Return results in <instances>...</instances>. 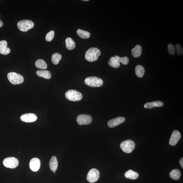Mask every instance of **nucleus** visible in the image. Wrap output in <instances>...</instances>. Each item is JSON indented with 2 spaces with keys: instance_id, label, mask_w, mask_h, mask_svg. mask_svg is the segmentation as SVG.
<instances>
[{
  "instance_id": "473e14b6",
  "label": "nucleus",
  "mask_w": 183,
  "mask_h": 183,
  "mask_svg": "<svg viewBox=\"0 0 183 183\" xmlns=\"http://www.w3.org/2000/svg\"><path fill=\"white\" fill-rule=\"evenodd\" d=\"M83 1H88L89 0H84Z\"/></svg>"
},
{
  "instance_id": "6e6552de",
  "label": "nucleus",
  "mask_w": 183,
  "mask_h": 183,
  "mask_svg": "<svg viewBox=\"0 0 183 183\" xmlns=\"http://www.w3.org/2000/svg\"><path fill=\"white\" fill-rule=\"evenodd\" d=\"M3 165L7 168H14L17 167L19 165L18 159L14 157H9L4 159Z\"/></svg>"
},
{
  "instance_id": "ddd939ff",
  "label": "nucleus",
  "mask_w": 183,
  "mask_h": 183,
  "mask_svg": "<svg viewBox=\"0 0 183 183\" xmlns=\"http://www.w3.org/2000/svg\"><path fill=\"white\" fill-rule=\"evenodd\" d=\"M29 166L30 169L33 172L38 171L41 166V161L37 158H34L30 160Z\"/></svg>"
},
{
  "instance_id": "c85d7f7f",
  "label": "nucleus",
  "mask_w": 183,
  "mask_h": 183,
  "mask_svg": "<svg viewBox=\"0 0 183 183\" xmlns=\"http://www.w3.org/2000/svg\"><path fill=\"white\" fill-rule=\"evenodd\" d=\"M168 53L171 55H174L175 53V48L172 44H169L168 46Z\"/></svg>"
},
{
  "instance_id": "dca6fc26",
  "label": "nucleus",
  "mask_w": 183,
  "mask_h": 183,
  "mask_svg": "<svg viewBox=\"0 0 183 183\" xmlns=\"http://www.w3.org/2000/svg\"><path fill=\"white\" fill-rule=\"evenodd\" d=\"M58 165V161L57 158L55 156L52 157L50 161H49V166L51 171H56L57 170Z\"/></svg>"
},
{
  "instance_id": "7ed1b4c3",
  "label": "nucleus",
  "mask_w": 183,
  "mask_h": 183,
  "mask_svg": "<svg viewBox=\"0 0 183 183\" xmlns=\"http://www.w3.org/2000/svg\"><path fill=\"white\" fill-rule=\"evenodd\" d=\"M65 97L67 99L71 101L78 102L82 99L83 95L78 91L70 90L67 91L65 93Z\"/></svg>"
},
{
  "instance_id": "cd10ccee",
  "label": "nucleus",
  "mask_w": 183,
  "mask_h": 183,
  "mask_svg": "<svg viewBox=\"0 0 183 183\" xmlns=\"http://www.w3.org/2000/svg\"><path fill=\"white\" fill-rule=\"evenodd\" d=\"M54 36V32L53 30H51L46 35V39L47 41L50 42L53 39Z\"/></svg>"
},
{
  "instance_id": "4be33fe9",
  "label": "nucleus",
  "mask_w": 183,
  "mask_h": 183,
  "mask_svg": "<svg viewBox=\"0 0 183 183\" xmlns=\"http://www.w3.org/2000/svg\"><path fill=\"white\" fill-rule=\"evenodd\" d=\"M181 175V174L180 171L177 169H175L171 171L169 174L170 177L172 179L175 180H177L179 179Z\"/></svg>"
},
{
  "instance_id": "423d86ee",
  "label": "nucleus",
  "mask_w": 183,
  "mask_h": 183,
  "mask_svg": "<svg viewBox=\"0 0 183 183\" xmlns=\"http://www.w3.org/2000/svg\"><path fill=\"white\" fill-rule=\"evenodd\" d=\"M135 142L131 140L124 141L121 143L120 145L121 150L127 153L132 152L135 149Z\"/></svg>"
},
{
  "instance_id": "a211bd4d",
  "label": "nucleus",
  "mask_w": 183,
  "mask_h": 183,
  "mask_svg": "<svg viewBox=\"0 0 183 183\" xmlns=\"http://www.w3.org/2000/svg\"><path fill=\"white\" fill-rule=\"evenodd\" d=\"M36 73L37 76L46 79H50L51 77L50 72L48 70H38Z\"/></svg>"
},
{
  "instance_id": "f257e3e1",
  "label": "nucleus",
  "mask_w": 183,
  "mask_h": 183,
  "mask_svg": "<svg viewBox=\"0 0 183 183\" xmlns=\"http://www.w3.org/2000/svg\"><path fill=\"white\" fill-rule=\"evenodd\" d=\"M101 52L97 48H91L86 52L85 57L89 62H93L97 61L100 55Z\"/></svg>"
},
{
  "instance_id": "2eb2a0df",
  "label": "nucleus",
  "mask_w": 183,
  "mask_h": 183,
  "mask_svg": "<svg viewBox=\"0 0 183 183\" xmlns=\"http://www.w3.org/2000/svg\"><path fill=\"white\" fill-rule=\"evenodd\" d=\"M163 103L160 101H156L152 102L147 103L144 105L145 108L151 109L154 107H160L163 106Z\"/></svg>"
},
{
  "instance_id": "aec40b11",
  "label": "nucleus",
  "mask_w": 183,
  "mask_h": 183,
  "mask_svg": "<svg viewBox=\"0 0 183 183\" xmlns=\"http://www.w3.org/2000/svg\"><path fill=\"white\" fill-rule=\"evenodd\" d=\"M66 47L68 50H73L76 47V44L75 41L71 38L68 37L65 41Z\"/></svg>"
},
{
  "instance_id": "c756f323",
  "label": "nucleus",
  "mask_w": 183,
  "mask_h": 183,
  "mask_svg": "<svg viewBox=\"0 0 183 183\" xmlns=\"http://www.w3.org/2000/svg\"><path fill=\"white\" fill-rule=\"evenodd\" d=\"M175 48L177 50V53L178 55L181 56L183 54V48L180 44H177L175 45Z\"/></svg>"
},
{
  "instance_id": "f03ea898",
  "label": "nucleus",
  "mask_w": 183,
  "mask_h": 183,
  "mask_svg": "<svg viewBox=\"0 0 183 183\" xmlns=\"http://www.w3.org/2000/svg\"><path fill=\"white\" fill-rule=\"evenodd\" d=\"M84 83L88 86L92 87H99L103 84L102 79L94 76L87 77L84 80Z\"/></svg>"
},
{
  "instance_id": "393cba45",
  "label": "nucleus",
  "mask_w": 183,
  "mask_h": 183,
  "mask_svg": "<svg viewBox=\"0 0 183 183\" xmlns=\"http://www.w3.org/2000/svg\"><path fill=\"white\" fill-rule=\"evenodd\" d=\"M62 58V56L60 54L56 53H54L52 56L51 60L54 64L57 65Z\"/></svg>"
},
{
  "instance_id": "9b49d317",
  "label": "nucleus",
  "mask_w": 183,
  "mask_h": 183,
  "mask_svg": "<svg viewBox=\"0 0 183 183\" xmlns=\"http://www.w3.org/2000/svg\"><path fill=\"white\" fill-rule=\"evenodd\" d=\"M21 121L25 123H32L36 121L37 116L33 113H27L22 115L20 117Z\"/></svg>"
},
{
  "instance_id": "6ab92c4d",
  "label": "nucleus",
  "mask_w": 183,
  "mask_h": 183,
  "mask_svg": "<svg viewBox=\"0 0 183 183\" xmlns=\"http://www.w3.org/2000/svg\"><path fill=\"white\" fill-rule=\"evenodd\" d=\"M125 177L128 179L132 180L137 179L139 177V174L132 170H129L125 174Z\"/></svg>"
},
{
  "instance_id": "2f4dec72",
  "label": "nucleus",
  "mask_w": 183,
  "mask_h": 183,
  "mask_svg": "<svg viewBox=\"0 0 183 183\" xmlns=\"http://www.w3.org/2000/svg\"><path fill=\"white\" fill-rule=\"evenodd\" d=\"M3 22H2L1 20H0V28H1L3 26Z\"/></svg>"
},
{
  "instance_id": "1a4fd4ad",
  "label": "nucleus",
  "mask_w": 183,
  "mask_h": 183,
  "mask_svg": "<svg viewBox=\"0 0 183 183\" xmlns=\"http://www.w3.org/2000/svg\"><path fill=\"white\" fill-rule=\"evenodd\" d=\"M76 121L80 125H87L92 123V119L90 115L81 114L77 116Z\"/></svg>"
},
{
  "instance_id": "9d476101",
  "label": "nucleus",
  "mask_w": 183,
  "mask_h": 183,
  "mask_svg": "<svg viewBox=\"0 0 183 183\" xmlns=\"http://www.w3.org/2000/svg\"><path fill=\"white\" fill-rule=\"evenodd\" d=\"M181 137V135L179 131L177 130L174 131L169 142V144L172 146H175L179 141Z\"/></svg>"
},
{
  "instance_id": "f8f14e48",
  "label": "nucleus",
  "mask_w": 183,
  "mask_h": 183,
  "mask_svg": "<svg viewBox=\"0 0 183 183\" xmlns=\"http://www.w3.org/2000/svg\"><path fill=\"white\" fill-rule=\"evenodd\" d=\"M125 121V118L123 117H117L113 119L110 120L107 122V125L111 128H114L120 125Z\"/></svg>"
},
{
  "instance_id": "4468645a",
  "label": "nucleus",
  "mask_w": 183,
  "mask_h": 183,
  "mask_svg": "<svg viewBox=\"0 0 183 183\" xmlns=\"http://www.w3.org/2000/svg\"><path fill=\"white\" fill-rule=\"evenodd\" d=\"M7 42L5 40L0 41V53L6 55L10 52V49L7 47Z\"/></svg>"
},
{
  "instance_id": "f3484780",
  "label": "nucleus",
  "mask_w": 183,
  "mask_h": 183,
  "mask_svg": "<svg viewBox=\"0 0 183 183\" xmlns=\"http://www.w3.org/2000/svg\"><path fill=\"white\" fill-rule=\"evenodd\" d=\"M142 52V46L139 44L136 46L131 51V53L134 57L137 58L141 55Z\"/></svg>"
},
{
  "instance_id": "7c9ffc66",
  "label": "nucleus",
  "mask_w": 183,
  "mask_h": 183,
  "mask_svg": "<svg viewBox=\"0 0 183 183\" xmlns=\"http://www.w3.org/2000/svg\"><path fill=\"white\" fill-rule=\"evenodd\" d=\"M179 163L181 167L183 168V158H182L180 159V160L179 161Z\"/></svg>"
},
{
  "instance_id": "a878e982",
  "label": "nucleus",
  "mask_w": 183,
  "mask_h": 183,
  "mask_svg": "<svg viewBox=\"0 0 183 183\" xmlns=\"http://www.w3.org/2000/svg\"><path fill=\"white\" fill-rule=\"evenodd\" d=\"M114 57L117 62L119 63L121 62L123 65H128L129 64V62L128 58L126 56L120 57L118 56L115 55L114 56Z\"/></svg>"
},
{
  "instance_id": "39448f33",
  "label": "nucleus",
  "mask_w": 183,
  "mask_h": 183,
  "mask_svg": "<svg viewBox=\"0 0 183 183\" xmlns=\"http://www.w3.org/2000/svg\"><path fill=\"white\" fill-rule=\"evenodd\" d=\"M7 77L9 81L15 85L22 84L24 81V78L22 76L15 72L9 73Z\"/></svg>"
},
{
  "instance_id": "20e7f679",
  "label": "nucleus",
  "mask_w": 183,
  "mask_h": 183,
  "mask_svg": "<svg viewBox=\"0 0 183 183\" xmlns=\"http://www.w3.org/2000/svg\"><path fill=\"white\" fill-rule=\"evenodd\" d=\"M17 27L21 31L27 32L34 27V24L31 20H23L19 21L17 24Z\"/></svg>"
},
{
  "instance_id": "0eeeda50",
  "label": "nucleus",
  "mask_w": 183,
  "mask_h": 183,
  "mask_svg": "<svg viewBox=\"0 0 183 183\" xmlns=\"http://www.w3.org/2000/svg\"><path fill=\"white\" fill-rule=\"evenodd\" d=\"M100 177V173L97 169H91L87 175L86 179L90 183H94L97 182Z\"/></svg>"
},
{
  "instance_id": "72a5a7b5",
  "label": "nucleus",
  "mask_w": 183,
  "mask_h": 183,
  "mask_svg": "<svg viewBox=\"0 0 183 183\" xmlns=\"http://www.w3.org/2000/svg\"><path fill=\"white\" fill-rule=\"evenodd\" d=\"M53 173L54 174H55V171H53Z\"/></svg>"
},
{
  "instance_id": "412c9836",
  "label": "nucleus",
  "mask_w": 183,
  "mask_h": 183,
  "mask_svg": "<svg viewBox=\"0 0 183 183\" xmlns=\"http://www.w3.org/2000/svg\"><path fill=\"white\" fill-rule=\"evenodd\" d=\"M145 70L142 65H138L136 67L135 73L137 76L139 78H142L144 76Z\"/></svg>"
},
{
  "instance_id": "5701e85b",
  "label": "nucleus",
  "mask_w": 183,
  "mask_h": 183,
  "mask_svg": "<svg viewBox=\"0 0 183 183\" xmlns=\"http://www.w3.org/2000/svg\"><path fill=\"white\" fill-rule=\"evenodd\" d=\"M36 66L37 68L44 70L47 69L48 66L46 62L44 60L38 59L35 63Z\"/></svg>"
},
{
  "instance_id": "b1692460",
  "label": "nucleus",
  "mask_w": 183,
  "mask_h": 183,
  "mask_svg": "<svg viewBox=\"0 0 183 183\" xmlns=\"http://www.w3.org/2000/svg\"><path fill=\"white\" fill-rule=\"evenodd\" d=\"M77 35L82 38L88 39L90 36V33L80 29L77 30Z\"/></svg>"
},
{
  "instance_id": "bb28decb",
  "label": "nucleus",
  "mask_w": 183,
  "mask_h": 183,
  "mask_svg": "<svg viewBox=\"0 0 183 183\" xmlns=\"http://www.w3.org/2000/svg\"><path fill=\"white\" fill-rule=\"evenodd\" d=\"M108 64L110 66L115 68H117L121 66L120 64L115 59L114 57H112L110 59Z\"/></svg>"
}]
</instances>
